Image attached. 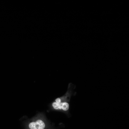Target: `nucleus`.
<instances>
[{
	"label": "nucleus",
	"mask_w": 129,
	"mask_h": 129,
	"mask_svg": "<svg viewBox=\"0 0 129 129\" xmlns=\"http://www.w3.org/2000/svg\"><path fill=\"white\" fill-rule=\"evenodd\" d=\"M72 84H69L68 90L63 96L57 98L52 103L51 107L55 110L66 112L69 110V102L73 93Z\"/></svg>",
	"instance_id": "f257e3e1"
},
{
	"label": "nucleus",
	"mask_w": 129,
	"mask_h": 129,
	"mask_svg": "<svg viewBox=\"0 0 129 129\" xmlns=\"http://www.w3.org/2000/svg\"><path fill=\"white\" fill-rule=\"evenodd\" d=\"M25 129H48L50 125L42 113H39L24 124Z\"/></svg>",
	"instance_id": "f03ea898"
},
{
	"label": "nucleus",
	"mask_w": 129,
	"mask_h": 129,
	"mask_svg": "<svg viewBox=\"0 0 129 129\" xmlns=\"http://www.w3.org/2000/svg\"><path fill=\"white\" fill-rule=\"evenodd\" d=\"M52 129V128H49V129Z\"/></svg>",
	"instance_id": "7ed1b4c3"
}]
</instances>
